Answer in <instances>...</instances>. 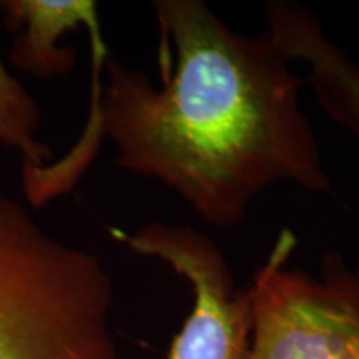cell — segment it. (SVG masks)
<instances>
[{"mask_svg":"<svg viewBox=\"0 0 359 359\" xmlns=\"http://www.w3.org/2000/svg\"><path fill=\"white\" fill-rule=\"evenodd\" d=\"M111 236L142 257L167 263L185 278L193 306L170 344L167 359H248L250 290H238L223 251L210 236L183 224L150 223Z\"/></svg>","mask_w":359,"mask_h":359,"instance_id":"cell-4","label":"cell"},{"mask_svg":"<svg viewBox=\"0 0 359 359\" xmlns=\"http://www.w3.org/2000/svg\"><path fill=\"white\" fill-rule=\"evenodd\" d=\"M6 27L13 34L11 64L35 79L69 75L75 50L62 47L60 39L72 30L98 22V8L90 0H6L0 2Z\"/></svg>","mask_w":359,"mask_h":359,"instance_id":"cell-6","label":"cell"},{"mask_svg":"<svg viewBox=\"0 0 359 359\" xmlns=\"http://www.w3.org/2000/svg\"><path fill=\"white\" fill-rule=\"evenodd\" d=\"M161 83L107 57L98 90L116 165L160 182L212 226L243 223L276 183L331 193L302 79L266 34L228 27L201 0H155Z\"/></svg>","mask_w":359,"mask_h":359,"instance_id":"cell-1","label":"cell"},{"mask_svg":"<svg viewBox=\"0 0 359 359\" xmlns=\"http://www.w3.org/2000/svg\"><path fill=\"white\" fill-rule=\"evenodd\" d=\"M40 123L35 98L0 58V143L20 154L22 167H43L52 160V150L39 138Z\"/></svg>","mask_w":359,"mask_h":359,"instance_id":"cell-7","label":"cell"},{"mask_svg":"<svg viewBox=\"0 0 359 359\" xmlns=\"http://www.w3.org/2000/svg\"><path fill=\"white\" fill-rule=\"evenodd\" d=\"M111 304L102 259L0 193V359H120Z\"/></svg>","mask_w":359,"mask_h":359,"instance_id":"cell-2","label":"cell"},{"mask_svg":"<svg viewBox=\"0 0 359 359\" xmlns=\"http://www.w3.org/2000/svg\"><path fill=\"white\" fill-rule=\"evenodd\" d=\"M294 246L281 231L255 271L248 359H359V263L330 251L311 275L288 268Z\"/></svg>","mask_w":359,"mask_h":359,"instance_id":"cell-3","label":"cell"},{"mask_svg":"<svg viewBox=\"0 0 359 359\" xmlns=\"http://www.w3.org/2000/svg\"><path fill=\"white\" fill-rule=\"evenodd\" d=\"M268 39L290 62L309 67L318 103L336 123L359 138V64L327 37L323 20L290 0H269L264 7Z\"/></svg>","mask_w":359,"mask_h":359,"instance_id":"cell-5","label":"cell"}]
</instances>
